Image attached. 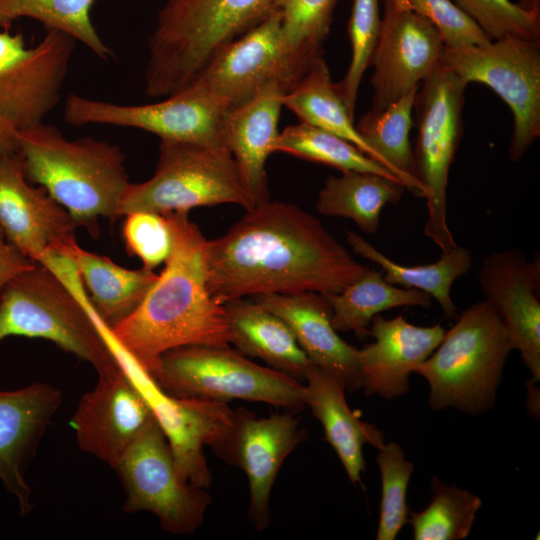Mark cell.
I'll list each match as a JSON object with an SVG mask.
<instances>
[{
    "label": "cell",
    "mask_w": 540,
    "mask_h": 540,
    "mask_svg": "<svg viewBox=\"0 0 540 540\" xmlns=\"http://www.w3.org/2000/svg\"><path fill=\"white\" fill-rule=\"evenodd\" d=\"M368 267L312 214L268 201L208 240L207 285L220 304L247 295L342 291Z\"/></svg>",
    "instance_id": "cell-1"
},
{
    "label": "cell",
    "mask_w": 540,
    "mask_h": 540,
    "mask_svg": "<svg viewBox=\"0 0 540 540\" xmlns=\"http://www.w3.org/2000/svg\"><path fill=\"white\" fill-rule=\"evenodd\" d=\"M173 237L165 268L136 309L106 334L136 369L154 377L161 356L187 345L229 346L223 304L207 285V244L188 212H167Z\"/></svg>",
    "instance_id": "cell-2"
},
{
    "label": "cell",
    "mask_w": 540,
    "mask_h": 540,
    "mask_svg": "<svg viewBox=\"0 0 540 540\" xmlns=\"http://www.w3.org/2000/svg\"><path fill=\"white\" fill-rule=\"evenodd\" d=\"M18 140L28 181L43 187L78 227L97 237L99 217L119 218L130 182L117 146L92 137L67 139L44 122L19 130Z\"/></svg>",
    "instance_id": "cell-3"
},
{
    "label": "cell",
    "mask_w": 540,
    "mask_h": 540,
    "mask_svg": "<svg viewBox=\"0 0 540 540\" xmlns=\"http://www.w3.org/2000/svg\"><path fill=\"white\" fill-rule=\"evenodd\" d=\"M10 336L52 341L90 363L97 374L121 363L85 293L40 263L11 279L0 294V343Z\"/></svg>",
    "instance_id": "cell-4"
},
{
    "label": "cell",
    "mask_w": 540,
    "mask_h": 540,
    "mask_svg": "<svg viewBox=\"0 0 540 540\" xmlns=\"http://www.w3.org/2000/svg\"><path fill=\"white\" fill-rule=\"evenodd\" d=\"M513 346L492 307L478 301L462 311L433 353L414 373L429 385L432 410L454 408L476 416L495 405Z\"/></svg>",
    "instance_id": "cell-5"
},
{
    "label": "cell",
    "mask_w": 540,
    "mask_h": 540,
    "mask_svg": "<svg viewBox=\"0 0 540 540\" xmlns=\"http://www.w3.org/2000/svg\"><path fill=\"white\" fill-rule=\"evenodd\" d=\"M219 204L255 207L231 152L225 146L161 141L154 175L142 183H129L118 216L136 211L189 212Z\"/></svg>",
    "instance_id": "cell-6"
},
{
    "label": "cell",
    "mask_w": 540,
    "mask_h": 540,
    "mask_svg": "<svg viewBox=\"0 0 540 540\" xmlns=\"http://www.w3.org/2000/svg\"><path fill=\"white\" fill-rule=\"evenodd\" d=\"M153 379L164 392L178 398L263 402L293 413L306 407L299 380L260 366L229 346L171 349L161 356Z\"/></svg>",
    "instance_id": "cell-7"
},
{
    "label": "cell",
    "mask_w": 540,
    "mask_h": 540,
    "mask_svg": "<svg viewBox=\"0 0 540 540\" xmlns=\"http://www.w3.org/2000/svg\"><path fill=\"white\" fill-rule=\"evenodd\" d=\"M414 106L418 134L413 152V175L423 190L428 217L424 234L441 252L456 245L448 226L447 186L451 164L462 134L465 84L439 63L421 82Z\"/></svg>",
    "instance_id": "cell-8"
},
{
    "label": "cell",
    "mask_w": 540,
    "mask_h": 540,
    "mask_svg": "<svg viewBox=\"0 0 540 540\" xmlns=\"http://www.w3.org/2000/svg\"><path fill=\"white\" fill-rule=\"evenodd\" d=\"M440 63L465 84L482 83L507 104L513 116L509 157L522 159L540 136V42L507 35L485 45L444 47Z\"/></svg>",
    "instance_id": "cell-9"
},
{
    "label": "cell",
    "mask_w": 540,
    "mask_h": 540,
    "mask_svg": "<svg viewBox=\"0 0 540 540\" xmlns=\"http://www.w3.org/2000/svg\"><path fill=\"white\" fill-rule=\"evenodd\" d=\"M126 493L125 513L148 511L163 530L195 532L203 523L211 496L179 474L168 440L156 417L133 440L113 467Z\"/></svg>",
    "instance_id": "cell-10"
},
{
    "label": "cell",
    "mask_w": 540,
    "mask_h": 540,
    "mask_svg": "<svg viewBox=\"0 0 540 540\" xmlns=\"http://www.w3.org/2000/svg\"><path fill=\"white\" fill-rule=\"evenodd\" d=\"M227 110L190 84L163 100L143 105H122L70 94L64 105V119L73 126L136 128L157 135L161 141L225 146L222 123Z\"/></svg>",
    "instance_id": "cell-11"
},
{
    "label": "cell",
    "mask_w": 540,
    "mask_h": 540,
    "mask_svg": "<svg viewBox=\"0 0 540 540\" xmlns=\"http://www.w3.org/2000/svg\"><path fill=\"white\" fill-rule=\"evenodd\" d=\"M45 30L30 48L20 33L0 31V113L18 130L41 124L57 105L75 49L70 35Z\"/></svg>",
    "instance_id": "cell-12"
},
{
    "label": "cell",
    "mask_w": 540,
    "mask_h": 540,
    "mask_svg": "<svg viewBox=\"0 0 540 540\" xmlns=\"http://www.w3.org/2000/svg\"><path fill=\"white\" fill-rule=\"evenodd\" d=\"M120 355L118 366L98 373L71 420L79 448L112 468L155 418L136 369Z\"/></svg>",
    "instance_id": "cell-13"
},
{
    "label": "cell",
    "mask_w": 540,
    "mask_h": 540,
    "mask_svg": "<svg viewBox=\"0 0 540 540\" xmlns=\"http://www.w3.org/2000/svg\"><path fill=\"white\" fill-rule=\"evenodd\" d=\"M385 3L371 66L372 109L382 110L407 94L440 63L444 42L434 25L405 0Z\"/></svg>",
    "instance_id": "cell-14"
},
{
    "label": "cell",
    "mask_w": 540,
    "mask_h": 540,
    "mask_svg": "<svg viewBox=\"0 0 540 540\" xmlns=\"http://www.w3.org/2000/svg\"><path fill=\"white\" fill-rule=\"evenodd\" d=\"M292 413L258 418L248 410H235L230 430L212 449L245 472L250 487L248 515L258 530L271 522L270 494L280 467L306 436Z\"/></svg>",
    "instance_id": "cell-15"
},
{
    "label": "cell",
    "mask_w": 540,
    "mask_h": 540,
    "mask_svg": "<svg viewBox=\"0 0 540 540\" xmlns=\"http://www.w3.org/2000/svg\"><path fill=\"white\" fill-rule=\"evenodd\" d=\"M272 10V0H166L155 31L174 58L198 69Z\"/></svg>",
    "instance_id": "cell-16"
},
{
    "label": "cell",
    "mask_w": 540,
    "mask_h": 540,
    "mask_svg": "<svg viewBox=\"0 0 540 540\" xmlns=\"http://www.w3.org/2000/svg\"><path fill=\"white\" fill-rule=\"evenodd\" d=\"M281 12L273 9L244 34L218 49L191 83L230 109L271 80L288 92L292 85L281 33Z\"/></svg>",
    "instance_id": "cell-17"
},
{
    "label": "cell",
    "mask_w": 540,
    "mask_h": 540,
    "mask_svg": "<svg viewBox=\"0 0 540 540\" xmlns=\"http://www.w3.org/2000/svg\"><path fill=\"white\" fill-rule=\"evenodd\" d=\"M477 281L484 300L492 307L505 327L513 350L531 374L540 380V260H528L519 248H509L486 255Z\"/></svg>",
    "instance_id": "cell-18"
},
{
    "label": "cell",
    "mask_w": 540,
    "mask_h": 540,
    "mask_svg": "<svg viewBox=\"0 0 540 540\" xmlns=\"http://www.w3.org/2000/svg\"><path fill=\"white\" fill-rule=\"evenodd\" d=\"M77 227L43 187L28 181L19 151L0 157V228L9 243L42 264L76 239Z\"/></svg>",
    "instance_id": "cell-19"
},
{
    "label": "cell",
    "mask_w": 540,
    "mask_h": 540,
    "mask_svg": "<svg viewBox=\"0 0 540 540\" xmlns=\"http://www.w3.org/2000/svg\"><path fill=\"white\" fill-rule=\"evenodd\" d=\"M138 375L179 474L195 486L209 487L212 478L203 448L208 445L213 449L227 435L234 411L227 403L174 397L147 374Z\"/></svg>",
    "instance_id": "cell-20"
},
{
    "label": "cell",
    "mask_w": 540,
    "mask_h": 540,
    "mask_svg": "<svg viewBox=\"0 0 540 540\" xmlns=\"http://www.w3.org/2000/svg\"><path fill=\"white\" fill-rule=\"evenodd\" d=\"M61 402V391L46 383L0 390V481L21 515L33 508L27 466Z\"/></svg>",
    "instance_id": "cell-21"
},
{
    "label": "cell",
    "mask_w": 540,
    "mask_h": 540,
    "mask_svg": "<svg viewBox=\"0 0 540 540\" xmlns=\"http://www.w3.org/2000/svg\"><path fill=\"white\" fill-rule=\"evenodd\" d=\"M444 334L440 323L417 326L401 314L392 319L375 315L369 328L373 342L358 349L365 394L391 400L407 393L410 374L433 353Z\"/></svg>",
    "instance_id": "cell-22"
},
{
    "label": "cell",
    "mask_w": 540,
    "mask_h": 540,
    "mask_svg": "<svg viewBox=\"0 0 540 540\" xmlns=\"http://www.w3.org/2000/svg\"><path fill=\"white\" fill-rule=\"evenodd\" d=\"M253 300L287 324L311 363L333 374L349 392L362 388L358 349L337 334L322 294H262Z\"/></svg>",
    "instance_id": "cell-23"
},
{
    "label": "cell",
    "mask_w": 540,
    "mask_h": 540,
    "mask_svg": "<svg viewBox=\"0 0 540 540\" xmlns=\"http://www.w3.org/2000/svg\"><path fill=\"white\" fill-rule=\"evenodd\" d=\"M284 93L281 82L271 80L228 109L223 119V144L234 157L255 207L270 201L265 164L279 135Z\"/></svg>",
    "instance_id": "cell-24"
},
{
    "label": "cell",
    "mask_w": 540,
    "mask_h": 540,
    "mask_svg": "<svg viewBox=\"0 0 540 540\" xmlns=\"http://www.w3.org/2000/svg\"><path fill=\"white\" fill-rule=\"evenodd\" d=\"M304 402L321 423L326 441L339 457L353 484L362 482L365 471L363 446L381 449L384 433L375 425L362 421L350 409L341 381L325 369L311 363L304 379Z\"/></svg>",
    "instance_id": "cell-25"
},
{
    "label": "cell",
    "mask_w": 540,
    "mask_h": 540,
    "mask_svg": "<svg viewBox=\"0 0 540 540\" xmlns=\"http://www.w3.org/2000/svg\"><path fill=\"white\" fill-rule=\"evenodd\" d=\"M57 253L75 267L90 294L88 304L106 330L130 315L158 278L153 270L127 269L108 257L89 252L76 239L61 246Z\"/></svg>",
    "instance_id": "cell-26"
},
{
    "label": "cell",
    "mask_w": 540,
    "mask_h": 540,
    "mask_svg": "<svg viewBox=\"0 0 540 540\" xmlns=\"http://www.w3.org/2000/svg\"><path fill=\"white\" fill-rule=\"evenodd\" d=\"M229 344L243 355L262 359L271 368L304 379L311 361L287 324L256 301L243 298L223 304Z\"/></svg>",
    "instance_id": "cell-27"
},
{
    "label": "cell",
    "mask_w": 540,
    "mask_h": 540,
    "mask_svg": "<svg viewBox=\"0 0 540 540\" xmlns=\"http://www.w3.org/2000/svg\"><path fill=\"white\" fill-rule=\"evenodd\" d=\"M346 240L355 254L380 266L387 282L428 294L437 301L446 319L458 318L460 313L451 298V288L471 269L473 255L468 248L456 244L441 252V257L433 263L406 266L391 260L352 230L346 231Z\"/></svg>",
    "instance_id": "cell-28"
},
{
    "label": "cell",
    "mask_w": 540,
    "mask_h": 540,
    "mask_svg": "<svg viewBox=\"0 0 540 540\" xmlns=\"http://www.w3.org/2000/svg\"><path fill=\"white\" fill-rule=\"evenodd\" d=\"M329 176L318 193L316 209L325 216L348 218L367 234H375L387 204H397L406 190L398 180L369 172L347 171Z\"/></svg>",
    "instance_id": "cell-29"
},
{
    "label": "cell",
    "mask_w": 540,
    "mask_h": 540,
    "mask_svg": "<svg viewBox=\"0 0 540 540\" xmlns=\"http://www.w3.org/2000/svg\"><path fill=\"white\" fill-rule=\"evenodd\" d=\"M332 311L331 322L337 332H354L358 337L369 334L372 318L392 308H430L431 297L419 290L390 284L382 271L368 268L342 291L323 295Z\"/></svg>",
    "instance_id": "cell-30"
},
{
    "label": "cell",
    "mask_w": 540,
    "mask_h": 540,
    "mask_svg": "<svg viewBox=\"0 0 540 540\" xmlns=\"http://www.w3.org/2000/svg\"><path fill=\"white\" fill-rule=\"evenodd\" d=\"M419 87L385 109H371L355 125L358 133L372 149L377 161L392 172L417 197L423 190L413 175V152L409 140L412 110Z\"/></svg>",
    "instance_id": "cell-31"
},
{
    "label": "cell",
    "mask_w": 540,
    "mask_h": 540,
    "mask_svg": "<svg viewBox=\"0 0 540 540\" xmlns=\"http://www.w3.org/2000/svg\"><path fill=\"white\" fill-rule=\"evenodd\" d=\"M282 103L302 122L347 140L377 161L375 153L358 133L353 118L337 93L323 57L314 61L294 87L284 93Z\"/></svg>",
    "instance_id": "cell-32"
},
{
    "label": "cell",
    "mask_w": 540,
    "mask_h": 540,
    "mask_svg": "<svg viewBox=\"0 0 540 540\" xmlns=\"http://www.w3.org/2000/svg\"><path fill=\"white\" fill-rule=\"evenodd\" d=\"M337 0H272L281 12V33L291 89L322 57Z\"/></svg>",
    "instance_id": "cell-33"
},
{
    "label": "cell",
    "mask_w": 540,
    "mask_h": 540,
    "mask_svg": "<svg viewBox=\"0 0 540 540\" xmlns=\"http://www.w3.org/2000/svg\"><path fill=\"white\" fill-rule=\"evenodd\" d=\"M95 0H0V28L8 30L22 17L41 22L45 29L64 32L88 47L103 60L114 57L113 51L96 31L91 10Z\"/></svg>",
    "instance_id": "cell-34"
},
{
    "label": "cell",
    "mask_w": 540,
    "mask_h": 540,
    "mask_svg": "<svg viewBox=\"0 0 540 540\" xmlns=\"http://www.w3.org/2000/svg\"><path fill=\"white\" fill-rule=\"evenodd\" d=\"M278 151L331 166L342 172H369L398 180L392 172L365 155L352 143L302 121L297 125L286 127L279 133L273 145V152Z\"/></svg>",
    "instance_id": "cell-35"
},
{
    "label": "cell",
    "mask_w": 540,
    "mask_h": 540,
    "mask_svg": "<svg viewBox=\"0 0 540 540\" xmlns=\"http://www.w3.org/2000/svg\"><path fill=\"white\" fill-rule=\"evenodd\" d=\"M432 498L421 511H410L408 523L415 540H463L472 530L482 500L472 492L448 485L436 476L430 484Z\"/></svg>",
    "instance_id": "cell-36"
},
{
    "label": "cell",
    "mask_w": 540,
    "mask_h": 540,
    "mask_svg": "<svg viewBox=\"0 0 540 540\" xmlns=\"http://www.w3.org/2000/svg\"><path fill=\"white\" fill-rule=\"evenodd\" d=\"M380 32L379 0H353L348 23L351 61L343 79L335 83L337 93L353 119L361 80L371 66Z\"/></svg>",
    "instance_id": "cell-37"
},
{
    "label": "cell",
    "mask_w": 540,
    "mask_h": 540,
    "mask_svg": "<svg viewBox=\"0 0 540 540\" xmlns=\"http://www.w3.org/2000/svg\"><path fill=\"white\" fill-rule=\"evenodd\" d=\"M381 475L380 516L377 540H394L408 524L406 495L414 464L396 442L385 443L376 458Z\"/></svg>",
    "instance_id": "cell-38"
},
{
    "label": "cell",
    "mask_w": 540,
    "mask_h": 540,
    "mask_svg": "<svg viewBox=\"0 0 540 540\" xmlns=\"http://www.w3.org/2000/svg\"><path fill=\"white\" fill-rule=\"evenodd\" d=\"M491 40L507 35L539 39V11L510 0H452Z\"/></svg>",
    "instance_id": "cell-39"
},
{
    "label": "cell",
    "mask_w": 540,
    "mask_h": 540,
    "mask_svg": "<svg viewBox=\"0 0 540 540\" xmlns=\"http://www.w3.org/2000/svg\"><path fill=\"white\" fill-rule=\"evenodd\" d=\"M123 237L127 252L138 257L149 270L165 263L172 250V232L163 214L147 211L126 214Z\"/></svg>",
    "instance_id": "cell-40"
},
{
    "label": "cell",
    "mask_w": 540,
    "mask_h": 540,
    "mask_svg": "<svg viewBox=\"0 0 540 540\" xmlns=\"http://www.w3.org/2000/svg\"><path fill=\"white\" fill-rule=\"evenodd\" d=\"M405 1L434 25L445 47L485 45L492 41L476 21L452 0Z\"/></svg>",
    "instance_id": "cell-41"
},
{
    "label": "cell",
    "mask_w": 540,
    "mask_h": 540,
    "mask_svg": "<svg viewBox=\"0 0 540 540\" xmlns=\"http://www.w3.org/2000/svg\"><path fill=\"white\" fill-rule=\"evenodd\" d=\"M35 264L36 262L23 255L7 241L0 228V294L11 279L31 269Z\"/></svg>",
    "instance_id": "cell-42"
},
{
    "label": "cell",
    "mask_w": 540,
    "mask_h": 540,
    "mask_svg": "<svg viewBox=\"0 0 540 540\" xmlns=\"http://www.w3.org/2000/svg\"><path fill=\"white\" fill-rule=\"evenodd\" d=\"M18 128L0 113V157L19 151Z\"/></svg>",
    "instance_id": "cell-43"
},
{
    "label": "cell",
    "mask_w": 540,
    "mask_h": 540,
    "mask_svg": "<svg viewBox=\"0 0 540 540\" xmlns=\"http://www.w3.org/2000/svg\"><path fill=\"white\" fill-rule=\"evenodd\" d=\"M536 382L532 380L527 381V410L530 415L534 417L539 416V389L536 386Z\"/></svg>",
    "instance_id": "cell-44"
}]
</instances>
